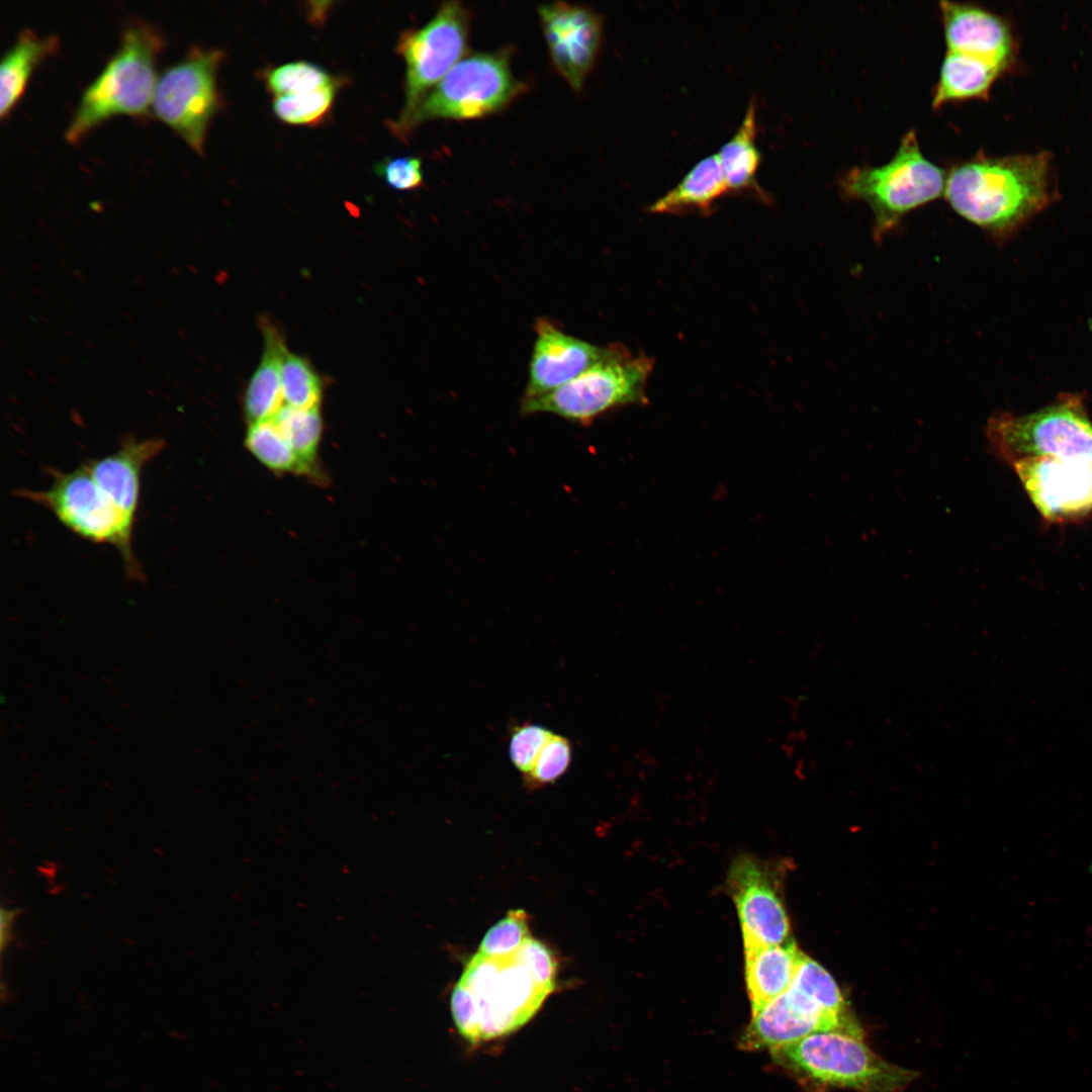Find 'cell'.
<instances>
[{"label":"cell","mask_w":1092,"mask_h":1092,"mask_svg":"<svg viewBox=\"0 0 1092 1092\" xmlns=\"http://www.w3.org/2000/svg\"><path fill=\"white\" fill-rule=\"evenodd\" d=\"M552 732L538 724L524 723L512 729L509 754L512 763L524 776L534 766Z\"/></svg>","instance_id":"cell-31"},{"label":"cell","mask_w":1092,"mask_h":1092,"mask_svg":"<svg viewBox=\"0 0 1092 1092\" xmlns=\"http://www.w3.org/2000/svg\"><path fill=\"white\" fill-rule=\"evenodd\" d=\"M58 38L43 37L25 28L3 54L0 62V117L4 118L21 95L32 70L41 60L54 54Z\"/></svg>","instance_id":"cell-23"},{"label":"cell","mask_w":1092,"mask_h":1092,"mask_svg":"<svg viewBox=\"0 0 1092 1092\" xmlns=\"http://www.w3.org/2000/svg\"><path fill=\"white\" fill-rule=\"evenodd\" d=\"M19 494L47 508L82 538L114 545L129 573H139L131 550L132 529L99 488L86 465L56 474L49 489L23 490Z\"/></svg>","instance_id":"cell-12"},{"label":"cell","mask_w":1092,"mask_h":1092,"mask_svg":"<svg viewBox=\"0 0 1092 1092\" xmlns=\"http://www.w3.org/2000/svg\"><path fill=\"white\" fill-rule=\"evenodd\" d=\"M728 192L718 156L710 155L695 164L673 188L650 204L648 211L708 215L715 209L716 202Z\"/></svg>","instance_id":"cell-20"},{"label":"cell","mask_w":1092,"mask_h":1092,"mask_svg":"<svg viewBox=\"0 0 1092 1092\" xmlns=\"http://www.w3.org/2000/svg\"><path fill=\"white\" fill-rule=\"evenodd\" d=\"M728 885L740 922L744 951L789 941L790 924L768 872L751 857L732 863Z\"/></svg>","instance_id":"cell-14"},{"label":"cell","mask_w":1092,"mask_h":1092,"mask_svg":"<svg viewBox=\"0 0 1092 1092\" xmlns=\"http://www.w3.org/2000/svg\"><path fill=\"white\" fill-rule=\"evenodd\" d=\"M17 914H18L17 909H2L1 910V913H0V921H1L0 922V930H1V935H0L1 943H0V946H1L2 950L4 949L6 944L9 942L11 925H12L13 920L17 916Z\"/></svg>","instance_id":"cell-34"},{"label":"cell","mask_w":1092,"mask_h":1092,"mask_svg":"<svg viewBox=\"0 0 1092 1092\" xmlns=\"http://www.w3.org/2000/svg\"><path fill=\"white\" fill-rule=\"evenodd\" d=\"M269 92L278 96L312 92L333 85L339 80L318 65L296 61L280 65L265 74Z\"/></svg>","instance_id":"cell-27"},{"label":"cell","mask_w":1092,"mask_h":1092,"mask_svg":"<svg viewBox=\"0 0 1092 1092\" xmlns=\"http://www.w3.org/2000/svg\"><path fill=\"white\" fill-rule=\"evenodd\" d=\"M274 421L300 459L320 470L317 452L324 430L320 407L296 408L285 404Z\"/></svg>","instance_id":"cell-25"},{"label":"cell","mask_w":1092,"mask_h":1092,"mask_svg":"<svg viewBox=\"0 0 1092 1092\" xmlns=\"http://www.w3.org/2000/svg\"><path fill=\"white\" fill-rule=\"evenodd\" d=\"M223 53L193 48L158 77L152 108L197 154L203 153L207 125L219 108L216 71Z\"/></svg>","instance_id":"cell-11"},{"label":"cell","mask_w":1092,"mask_h":1092,"mask_svg":"<svg viewBox=\"0 0 1092 1092\" xmlns=\"http://www.w3.org/2000/svg\"><path fill=\"white\" fill-rule=\"evenodd\" d=\"M281 386L286 405L296 408L320 407L323 383L307 359L286 352L281 364Z\"/></svg>","instance_id":"cell-26"},{"label":"cell","mask_w":1092,"mask_h":1092,"mask_svg":"<svg viewBox=\"0 0 1092 1092\" xmlns=\"http://www.w3.org/2000/svg\"><path fill=\"white\" fill-rule=\"evenodd\" d=\"M535 332L523 399L556 390L596 364L607 350L566 334L545 317L536 321Z\"/></svg>","instance_id":"cell-15"},{"label":"cell","mask_w":1092,"mask_h":1092,"mask_svg":"<svg viewBox=\"0 0 1092 1092\" xmlns=\"http://www.w3.org/2000/svg\"><path fill=\"white\" fill-rule=\"evenodd\" d=\"M654 361L634 356L624 346L607 347L604 357L556 390L522 399L524 415L552 414L580 425L620 406L646 404V387Z\"/></svg>","instance_id":"cell-8"},{"label":"cell","mask_w":1092,"mask_h":1092,"mask_svg":"<svg viewBox=\"0 0 1092 1092\" xmlns=\"http://www.w3.org/2000/svg\"><path fill=\"white\" fill-rule=\"evenodd\" d=\"M244 444L262 465L275 473L323 478L320 470L307 465L295 453L274 419L249 424Z\"/></svg>","instance_id":"cell-24"},{"label":"cell","mask_w":1092,"mask_h":1092,"mask_svg":"<svg viewBox=\"0 0 1092 1092\" xmlns=\"http://www.w3.org/2000/svg\"><path fill=\"white\" fill-rule=\"evenodd\" d=\"M260 326L264 352L243 397V410L249 424L274 419L285 405L281 386V364L287 352L285 341L269 321H261Z\"/></svg>","instance_id":"cell-19"},{"label":"cell","mask_w":1092,"mask_h":1092,"mask_svg":"<svg viewBox=\"0 0 1092 1092\" xmlns=\"http://www.w3.org/2000/svg\"><path fill=\"white\" fill-rule=\"evenodd\" d=\"M744 952L746 987L755 1014L790 988L805 954L792 939Z\"/></svg>","instance_id":"cell-18"},{"label":"cell","mask_w":1092,"mask_h":1092,"mask_svg":"<svg viewBox=\"0 0 1092 1092\" xmlns=\"http://www.w3.org/2000/svg\"><path fill=\"white\" fill-rule=\"evenodd\" d=\"M756 101L752 98L735 133L717 154L730 193L751 194L768 202V194L756 180L761 154L756 140Z\"/></svg>","instance_id":"cell-21"},{"label":"cell","mask_w":1092,"mask_h":1092,"mask_svg":"<svg viewBox=\"0 0 1092 1092\" xmlns=\"http://www.w3.org/2000/svg\"><path fill=\"white\" fill-rule=\"evenodd\" d=\"M1001 73L1000 68L987 61L946 51L933 91L932 106L939 108L953 101L985 98Z\"/></svg>","instance_id":"cell-22"},{"label":"cell","mask_w":1092,"mask_h":1092,"mask_svg":"<svg viewBox=\"0 0 1092 1092\" xmlns=\"http://www.w3.org/2000/svg\"><path fill=\"white\" fill-rule=\"evenodd\" d=\"M511 49L470 54L433 87L402 123L391 125L400 138L434 119L473 120L508 108L528 89L512 71Z\"/></svg>","instance_id":"cell-6"},{"label":"cell","mask_w":1092,"mask_h":1092,"mask_svg":"<svg viewBox=\"0 0 1092 1092\" xmlns=\"http://www.w3.org/2000/svg\"><path fill=\"white\" fill-rule=\"evenodd\" d=\"M159 438H128L113 453L86 464L91 476L132 529L140 497L141 473L162 452Z\"/></svg>","instance_id":"cell-17"},{"label":"cell","mask_w":1092,"mask_h":1092,"mask_svg":"<svg viewBox=\"0 0 1092 1092\" xmlns=\"http://www.w3.org/2000/svg\"><path fill=\"white\" fill-rule=\"evenodd\" d=\"M537 11L552 67L579 93L602 49L603 17L592 8L563 1L541 4Z\"/></svg>","instance_id":"cell-13"},{"label":"cell","mask_w":1092,"mask_h":1092,"mask_svg":"<svg viewBox=\"0 0 1092 1092\" xmlns=\"http://www.w3.org/2000/svg\"><path fill=\"white\" fill-rule=\"evenodd\" d=\"M422 160L414 156L386 158L378 163L374 171L391 188L408 191L424 184Z\"/></svg>","instance_id":"cell-32"},{"label":"cell","mask_w":1092,"mask_h":1092,"mask_svg":"<svg viewBox=\"0 0 1092 1092\" xmlns=\"http://www.w3.org/2000/svg\"><path fill=\"white\" fill-rule=\"evenodd\" d=\"M945 182L946 173L922 154L915 130H909L888 163L850 169L840 187L870 206L874 236L882 240L907 213L944 194Z\"/></svg>","instance_id":"cell-7"},{"label":"cell","mask_w":1092,"mask_h":1092,"mask_svg":"<svg viewBox=\"0 0 1092 1092\" xmlns=\"http://www.w3.org/2000/svg\"><path fill=\"white\" fill-rule=\"evenodd\" d=\"M530 938L528 914L522 909L511 910L489 928L480 942L478 952L490 958H509Z\"/></svg>","instance_id":"cell-29"},{"label":"cell","mask_w":1092,"mask_h":1092,"mask_svg":"<svg viewBox=\"0 0 1092 1092\" xmlns=\"http://www.w3.org/2000/svg\"><path fill=\"white\" fill-rule=\"evenodd\" d=\"M947 51L987 61L1003 72L1014 57L1009 24L999 15L973 4L939 3Z\"/></svg>","instance_id":"cell-16"},{"label":"cell","mask_w":1092,"mask_h":1092,"mask_svg":"<svg viewBox=\"0 0 1092 1092\" xmlns=\"http://www.w3.org/2000/svg\"><path fill=\"white\" fill-rule=\"evenodd\" d=\"M944 196L965 219L996 239L1008 238L1051 204L1052 156L977 155L946 173Z\"/></svg>","instance_id":"cell-1"},{"label":"cell","mask_w":1092,"mask_h":1092,"mask_svg":"<svg viewBox=\"0 0 1092 1092\" xmlns=\"http://www.w3.org/2000/svg\"><path fill=\"white\" fill-rule=\"evenodd\" d=\"M338 87L333 85L308 93L278 96L272 104L273 112L287 124H316L331 111Z\"/></svg>","instance_id":"cell-28"},{"label":"cell","mask_w":1092,"mask_h":1092,"mask_svg":"<svg viewBox=\"0 0 1092 1092\" xmlns=\"http://www.w3.org/2000/svg\"><path fill=\"white\" fill-rule=\"evenodd\" d=\"M162 43L160 34L149 24L134 22L125 26L117 50L82 92L65 130L68 142L76 143L110 116L148 114L158 79L156 58Z\"/></svg>","instance_id":"cell-5"},{"label":"cell","mask_w":1092,"mask_h":1092,"mask_svg":"<svg viewBox=\"0 0 1092 1092\" xmlns=\"http://www.w3.org/2000/svg\"><path fill=\"white\" fill-rule=\"evenodd\" d=\"M553 990L539 983L516 954L490 958L477 952L453 989V1021L470 1043L495 1040L527 1024Z\"/></svg>","instance_id":"cell-2"},{"label":"cell","mask_w":1092,"mask_h":1092,"mask_svg":"<svg viewBox=\"0 0 1092 1092\" xmlns=\"http://www.w3.org/2000/svg\"><path fill=\"white\" fill-rule=\"evenodd\" d=\"M790 988L752 1014L740 1045L769 1051L809 1034L838 1031L863 1038L838 985L818 963L804 957Z\"/></svg>","instance_id":"cell-4"},{"label":"cell","mask_w":1092,"mask_h":1092,"mask_svg":"<svg viewBox=\"0 0 1092 1092\" xmlns=\"http://www.w3.org/2000/svg\"><path fill=\"white\" fill-rule=\"evenodd\" d=\"M571 758L572 747L569 740L552 734L531 771L524 776L526 785L535 788L554 783L566 772Z\"/></svg>","instance_id":"cell-30"},{"label":"cell","mask_w":1092,"mask_h":1092,"mask_svg":"<svg viewBox=\"0 0 1092 1092\" xmlns=\"http://www.w3.org/2000/svg\"><path fill=\"white\" fill-rule=\"evenodd\" d=\"M1009 466L1045 521L1071 522L1092 512V439L1041 443Z\"/></svg>","instance_id":"cell-9"},{"label":"cell","mask_w":1092,"mask_h":1092,"mask_svg":"<svg viewBox=\"0 0 1092 1092\" xmlns=\"http://www.w3.org/2000/svg\"><path fill=\"white\" fill-rule=\"evenodd\" d=\"M471 13L459 1L442 3L425 25L403 31L396 53L405 64L404 104L391 125L406 120L427 93L467 53Z\"/></svg>","instance_id":"cell-10"},{"label":"cell","mask_w":1092,"mask_h":1092,"mask_svg":"<svg viewBox=\"0 0 1092 1092\" xmlns=\"http://www.w3.org/2000/svg\"><path fill=\"white\" fill-rule=\"evenodd\" d=\"M515 954L539 983L555 989L557 962L545 944L531 937Z\"/></svg>","instance_id":"cell-33"},{"label":"cell","mask_w":1092,"mask_h":1092,"mask_svg":"<svg viewBox=\"0 0 1092 1092\" xmlns=\"http://www.w3.org/2000/svg\"><path fill=\"white\" fill-rule=\"evenodd\" d=\"M770 1052L809 1092H902L918 1077L878 1056L862 1037L844 1032H815Z\"/></svg>","instance_id":"cell-3"}]
</instances>
